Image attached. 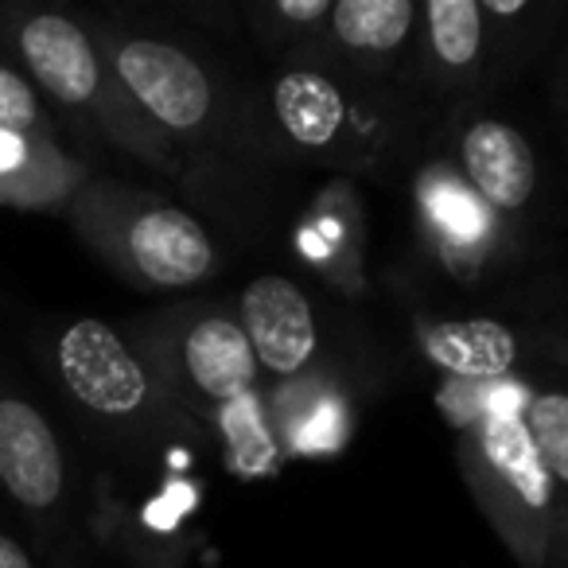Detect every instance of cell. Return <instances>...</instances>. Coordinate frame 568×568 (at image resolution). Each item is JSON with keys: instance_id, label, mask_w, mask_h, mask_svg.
Here are the masks:
<instances>
[{"instance_id": "cell-13", "label": "cell", "mask_w": 568, "mask_h": 568, "mask_svg": "<svg viewBox=\"0 0 568 568\" xmlns=\"http://www.w3.org/2000/svg\"><path fill=\"white\" fill-rule=\"evenodd\" d=\"M417 206L420 226H425L428 242L444 253L448 268H456V273L483 268L498 214L459 180L456 168H428L420 180Z\"/></svg>"}, {"instance_id": "cell-10", "label": "cell", "mask_w": 568, "mask_h": 568, "mask_svg": "<svg viewBox=\"0 0 568 568\" xmlns=\"http://www.w3.org/2000/svg\"><path fill=\"white\" fill-rule=\"evenodd\" d=\"M456 172L495 214H521L537 195V156L514 121L471 113L456 133Z\"/></svg>"}, {"instance_id": "cell-7", "label": "cell", "mask_w": 568, "mask_h": 568, "mask_svg": "<svg viewBox=\"0 0 568 568\" xmlns=\"http://www.w3.org/2000/svg\"><path fill=\"white\" fill-rule=\"evenodd\" d=\"M129 102L168 141H203L219 129L222 94L203 59L156 36L94 32Z\"/></svg>"}, {"instance_id": "cell-5", "label": "cell", "mask_w": 568, "mask_h": 568, "mask_svg": "<svg viewBox=\"0 0 568 568\" xmlns=\"http://www.w3.org/2000/svg\"><path fill=\"white\" fill-rule=\"evenodd\" d=\"M55 371L82 413L121 433H168L191 428V417L168 397L141 347L105 320H74L55 339Z\"/></svg>"}, {"instance_id": "cell-6", "label": "cell", "mask_w": 568, "mask_h": 568, "mask_svg": "<svg viewBox=\"0 0 568 568\" xmlns=\"http://www.w3.org/2000/svg\"><path fill=\"white\" fill-rule=\"evenodd\" d=\"M141 355L164 382L168 397L191 409H234L257 394L261 366L234 312L175 308L144 327Z\"/></svg>"}, {"instance_id": "cell-12", "label": "cell", "mask_w": 568, "mask_h": 568, "mask_svg": "<svg viewBox=\"0 0 568 568\" xmlns=\"http://www.w3.org/2000/svg\"><path fill=\"white\" fill-rule=\"evenodd\" d=\"M0 487L24 510L48 514L67 498V459L55 428L24 397H0Z\"/></svg>"}, {"instance_id": "cell-17", "label": "cell", "mask_w": 568, "mask_h": 568, "mask_svg": "<svg viewBox=\"0 0 568 568\" xmlns=\"http://www.w3.org/2000/svg\"><path fill=\"white\" fill-rule=\"evenodd\" d=\"M0 568H36V560L17 537L0 534Z\"/></svg>"}, {"instance_id": "cell-3", "label": "cell", "mask_w": 568, "mask_h": 568, "mask_svg": "<svg viewBox=\"0 0 568 568\" xmlns=\"http://www.w3.org/2000/svg\"><path fill=\"white\" fill-rule=\"evenodd\" d=\"M17 59L24 63L28 82L63 110L90 118L113 144L136 152L152 164H168L172 141L141 118L129 94L121 90L118 74L105 63V51L87 24L67 12L24 9L9 28Z\"/></svg>"}, {"instance_id": "cell-11", "label": "cell", "mask_w": 568, "mask_h": 568, "mask_svg": "<svg viewBox=\"0 0 568 568\" xmlns=\"http://www.w3.org/2000/svg\"><path fill=\"white\" fill-rule=\"evenodd\" d=\"M417 351L428 366L464 386H498L521 371L529 355L526 335L495 316L428 320L417 327Z\"/></svg>"}, {"instance_id": "cell-2", "label": "cell", "mask_w": 568, "mask_h": 568, "mask_svg": "<svg viewBox=\"0 0 568 568\" xmlns=\"http://www.w3.org/2000/svg\"><path fill=\"white\" fill-rule=\"evenodd\" d=\"M459 467L521 568H568V514L518 413L514 386L510 402H487L464 420Z\"/></svg>"}, {"instance_id": "cell-14", "label": "cell", "mask_w": 568, "mask_h": 568, "mask_svg": "<svg viewBox=\"0 0 568 568\" xmlns=\"http://www.w3.org/2000/svg\"><path fill=\"white\" fill-rule=\"evenodd\" d=\"M420 71L433 87H475L490 67V24L479 0H428L420 4Z\"/></svg>"}, {"instance_id": "cell-16", "label": "cell", "mask_w": 568, "mask_h": 568, "mask_svg": "<svg viewBox=\"0 0 568 568\" xmlns=\"http://www.w3.org/2000/svg\"><path fill=\"white\" fill-rule=\"evenodd\" d=\"M0 133L4 136H51L40 90L20 71L0 63Z\"/></svg>"}, {"instance_id": "cell-8", "label": "cell", "mask_w": 568, "mask_h": 568, "mask_svg": "<svg viewBox=\"0 0 568 568\" xmlns=\"http://www.w3.org/2000/svg\"><path fill=\"white\" fill-rule=\"evenodd\" d=\"M237 327L245 332L261 374L293 382L316 363L320 324L308 293L281 273H261L237 293Z\"/></svg>"}, {"instance_id": "cell-1", "label": "cell", "mask_w": 568, "mask_h": 568, "mask_svg": "<svg viewBox=\"0 0 568 568\" xmlns=\"http://www.w3.org/2000/svg\"><path fill=\"white\" fill-rule=\"evenodd\" d=\"M386 79L347 67L288 59L265 82V118L273 136L301 160L339 172L382 164L402 136L405 118Z\"/></svg>"}, {"instance_id": "cell-9", "label": "cell", "mask_w": 568, "mask_h": 568, "mask_svg": "<svg viewBox=\"0 0 568 568\" xmlns=\"http://www.w3.org/2000/svg\"><path fill=\"white\" fill-rule=\"evenodd\" d=\"M420 36V9L413 0H332L316 43L304 55L312 63L347 67L366 79H389V67Z\"/></svg>"}, {"instance_id": "cell-15", "label": "cell", "mask_w": 568, "mask_h": 568, "mask_svg": "<svg viewBox=\"0 0 568 568\" xmlns=\"http://www.w3.org/2000/svg\"><path fill=\"white\" fill-rule=\"evenodd\" d=\"M514 397L552 479V490L568 514V374H545L534 386H514Z\"/></svg>"}, {"instance_id": "cell-4", "label": "cell", "mask_w": 568, "mask_h": 568, "mask_svg": "<svg viewBox=\"0 0 568 568\" xmlns=\"http://www.w3.org/2000/svg\"><path fill=\"white\" fill-rule=\"evenodd\" d=\"M79 234L141 288H195L219 268V245L191 211L118 187H87L74 199Z\"/></svg>"}]
</instances>
